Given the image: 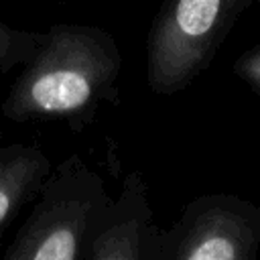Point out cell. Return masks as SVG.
I'll return each mask as SVG.
<instances>
[{
  "label": "cell",
  "instance_id": "1",
  "mask_svg": "<svg viewBox=\"0 0 260 260\" xmlns=\"http://www.w3.org/2000/svg\"><path fill=\"white\" fill-rule=\"evenodd\" d=\"M122 55L116 39L91 24H53L22 65L2 102L12 122L67 120L85 126L98 108L116 100Z\"/></svg>",
  "mask_w": 260,
  "mask_h": 260
},
{
  "label": "cell",
  "instance_id": "2",
  "mask_svg": "<svg viewBox=\"0 0 260 260\" xmlns=\"http://www.w3.org/2000/svg\"><path fill=\"white\" fill-rule=\"evenodd\" d=\"M110 199L102 175L79 154L67 156L37 191V201L4 250V260H85Z\"/></svg>",
  "mask_w": 260,
  "mask_h": 260
},
{
  "label": "cell",
  "instance_id": "3",
  "mask_svg": "<svg viewBox=\"0 0 260 260\" xmlns=\"http://www.w3.org/2000/svg\"><path fill=\"white\" fill-rule=\"evenodd\" d=\"M254 0H165L146 41V81L173 95L207 69L238 14Z\"/></svg>",
  "mask_w": 260,
  "mask_h": 260
},
{
  "label": "cell",
  "instance_id": "4",
  "mask_svg": "<svg viewBox=\"0 0 260 260\" xmlns=\"http://www.w3.org/2000/svg\"><path fill=\"white\" fill-rule=\"evenodd\" d=\"M160 260H260V207L234 193L193 197L165 230Z\"/></svg>",
  "mask_w": 260,
  "mask_h": 260
},
{
  "label": "cell",
  "instance_id": "5",
  "mask_svg": "<svg viewBox=\"0 0 260 260\" xmlns=\"http://www.w3.org/2000/svg\"><path fill=\"white\" fill-rule=\"evenodd\" d=\"M162 234L154 223L148 187L130 171L116 199L104 209L85 250V260H160Z\"/></svg>",
  "mask_w": 260,
  "mask_h": 260
},
{
  "label": "cell",
  "instance_id": "6",
  "mask_svg": "<svg viewBox=\"0 0 260 260\" xmlns=\"http://www.w3.org/2000/svg\"><path fill=\"white\" fill-rule=\"evenodd\" d=\"M51 173L49 156L30 144H0V228L37 195Z\"/></svg>",
  "mask_w": 260,
  "mask_h": 260
},
{
  "label": "cell",
  "instance_id": "7",
  "mask_svg": "<svg viewBox=\"0 0 260 260\" xmlns=\"http://www.w3.org/2000/svg\"><path fill=\"white\" fill-rule=\"evenodd\" d=\"M45 39V30L14 28L0 20V73L24 65Z\"/></svg>",
  "mask_w": 260,
  "mask_h": 260
},
{
  "label": "cell",
  "instance_id": "8",
  "mask_svg": "<svg viewBox=\"0 0 260 260\" xmlns=\"http://www.w3.org/2000/svg\"><path fill=\"white\" fill-rule=\"evenodd\" d=\"M234 71L240 75L242 81H246L260 93V45L242 53L234 63Z\"/></svg>",
  "mask_w": 260,
  "mask_h": 260
},
{
  "label": "cell",
  "instance_id": "9",
  "mask_svg": "<svg viewBox=\"0 0 260 260\" xmlns=\"http://www.w3.org/2000/svg\"><path fill=\"white\" fill-rule=\"evenodd\" d=\"M256 2H260V0H254V4H256Z\"/></svg>",
  "mask_w": 260,
  "mask_h": 260
}]
</instances>
